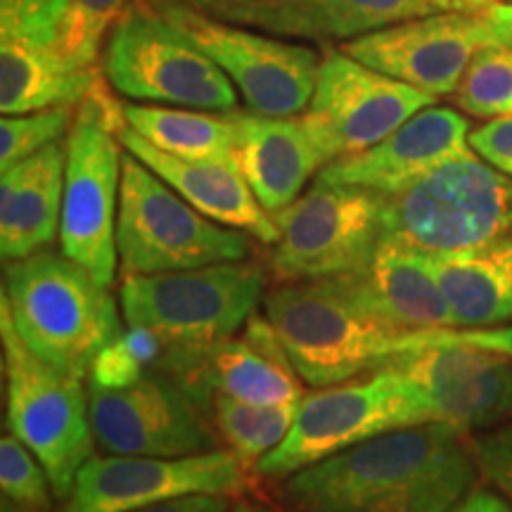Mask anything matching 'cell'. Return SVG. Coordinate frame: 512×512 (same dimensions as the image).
<instances>
[{
  "mask_svg": "<svg viewBox=\"0 0 512 512\" xmlns=\"http://www.w3.org/2000/svg\"><path fill=\"white\" fill-rule=\"evenodd\" d=\"M477 463L448 422L406 427L287 477L294 512H451L472 491Z\"/></svg>",
  "mask_w": 512,
  "mask_h": 512,
  "instance_id": "1",
  "label": "cell"
},
{
  "mask_svg": "<svg viewBox=\"0 0 512 512\" xmlns=\"http://www.w3.org/2000/svg\"><path fill=\"white\" fill-rule=\"evenodd\" d=\"M264 316L292 366L313 387H330L380 368L401 354L406 339L373 309L361 273L280 283L266 294Z\"/></svg>",
  "mask_w": 512,
  "mask_h": 512,
  "instance_id": "2",
  "label": "cell"
},
{
  "mask_svg": "<svg viewBox=\"0 0 512 512\" xmlns=\"http://www.w3.org/2000/svg\"><path fill=\"white\" fill-rule=\"evenodd\" d=\"M0 304L8 306L17 335L38 358L81 380L124 332L110 287L50 249L5 264Z\"/></svg>",
  "mask_w": 512,
  "mask_h": 512,
  "instance_id": "3",
  "label": "cell"
},
{
  "mask_svg": "<svg viewBox=\"0 0 512 512\" xmlns=\"http://www.w3.org/2000/svg\"><path fill=\"white\" fill-rule=\"evenodd\" d=\"M430 422L441 418L425 389L403 370L384 363L361 380L306 394L287 437L254 470L266 479H285L382 434Z\"/></svg>",
  "mask_w": 512,
  "mask_h": 512,
  "instance_id": "4",
  "label": "cell"
},
{
  "mask_svg": "<svg viewBox=\"0 0 512 512\" xmlns=\"http://www.w3.org/2000/svg\"><path fill=\"white\" fill-rule=\"evenodd\" d=\"M512 228V178L482 157L451 159L384 195L382 247L422 256L470 252Z\"/></svg>",
  "mask_w": 512,
  "mask_h": 512,
  "instance_id": "5",
  "label": "cell"
},
{
  "mask_svg": "<svg viewBox=\"0 0 512 512\" xmlns=\"http://www.w3.org/2000/svg\"><path fill=\"white\" fill-rule=\"evenodd\" d=\"M124 110L105 83L76 105L67 133V171L60 219V252L112 287L119 266L117 216L121 190L119 128Z\"/></svg>",
  "mask_w": 512,
  "mask_h": 512,
  "instance_id": "6",
  "label": "cell"
},
{
  "mask_svg": "<svg viewBox=\"0 0 512 512\" xmlns=\"http://www.w3.org/2000/svg\"><path fill=\"white\" fill-rule=\"evenodd\" d=\"M117 252L119 271L128 278L245 261L252 242L247 233L207 219L150 166L124 152Z\"/></svg>",
  "mask_w": 512,
  "mask_h": 512,
  "instance_id": "7",
  "label": "cell"
},
{
  "mask_svg": "<svg viewBox=\"0 0 512 512\" xmlns=\"http://www.w3.org/2000/svg\"><path fill=\"white\" fill-rule=\"evenodd\" d=\"M264 287V268L247 259L190 271L128 275L121 280V311L128 328L155 332L166 347L204 349L245 328Z\"/></svg>",
  "mask_w": 512,
  "mask_h": 512,
  "instance_id": "8",
  "label": "cell"
},
{
  "mask_svg": "<svg viewBox=\"0 0 512 512\" xmlns=\"http://www.w3.org/2000/svg\"><path fill=\"white\" fill-rule=\"evenodd\" d=\"M102 74L128 100L204 112L238 107V88L219 64L147 0L131 3L114 19L102 48Z\"/></svg>",
  "mask_w": 512,
  "mask_h": 512,
  "instance_id": "9",
  "label": "cell"
},
{
  "mask_svg": "<svg viewBox=\"0 0 512 512\" xmlns=\"http://www.w3.org/2000/svg\"><path fill=\"white\" fill-rule=\"evenodd\" d=\"M8 427L46 467L50 489L60 501L72 494L81 467L93 458L91 394L83 380L38 358L12 325L0 304Z\"/></svg>",
  "mask_w": 512,
  "mask_h": 512,
  "instance_id": "10",
  "label": "cell"
},
{
  "mask_svg": "<svg viewBox=\"0 0 512 512\" xmlns=\"http://www.w3.org/2000/svg\"><path fill=\"white\" fill-rule=\"evenodd\" d=\"M273 219L280 238L268 261L278 283L361 273L382 247L384 195L316 181Z\"/></svg>",
  "mask_w": 512,
  "mask_h": 512,
  "instance_id": "11",
  "label": "cell"
},
{
  "mask_svg": "<svg viewBox=\"0 0 512 512\" xmlns=\"http://www.w3.org/2000/svg\"><path fill=\"white\" fill-rule=\"evenodd\" d=\"M147 3L219 64L249 112L261 117H299L306 112L323 60L311 46L209 17L185 0Z\"/></svg>",
  "mask_w": 512,
  "mask_h": 512,
  "instance_id": "12",
  "label": "cell"
},
{
  "mask_svg": "<svg viewBox=\"0 0 512 512\" xmlns=\"http://www.w3.org/2000/svg\"><path fill=\"white\" fill-rule=\"evenodd\" d=\"M437 98L375 72L342 48L325 46L313 98L302 114L328 162L356 155L392 136Z\"/></svg>",
  "mask_w": 512,
  "mask_h": 512,
  "instance_id": "13",
  "label": "cell"
},
{
  "mask_svg": "<svg viewBox=\"0 0 512 512\" xmlns=\"http://www.w3.org/2000/svg\"><path fill=\"white\" fill-rule=\"evenodd\" d=\"M247 465L233 448L181 458L93 456L60 512H133L185 496H242Z\"/></svg>",
  "mask_w": 512,
  "mask_h": 512,
  "instance_id": "14",
  "label": "cell"
},
{
  "mask_svg": "<svg viewBox=\"0 0 512 512\" xmlns=\"http://www.w3.org/2000/svg\"><path fill=\"white\" fill-rule=\"evenodd\" d=\"M91 394L93 437L112 456L181 458L219 448L214 422L174 377L147 373L124 389Z\"/></svg>",
  "mask_w": 512,
  "mask_h": 512,
  "instance_id": "15",
  "label": "cell"
},
{
  "mask_svg": "<svg viewBox=\"0 0 512 512\" xmlns=\"http://www.w3.org/2000/svg\"><path fill=\"white\" fill-rule=\"evenodd\" d=\"M155 373L174 377L200 406L211 394H226L256 406H299L306 396L302 375L292 366L271 320L259 313L247 320L242 335L223 339L214 347H166Z\"/></svg>",
  "mask_w": 512,
  "mask_h": 512,
  "instance_id": "16",
  "label": "cell"
},
{
  "mask_svg": "<svg viewBox=\"0 0 512 512\" xmlns=\"http://www.w3.org/2000/svg\"><path fill=\"white\" fill-rule=\"evenodd\" d=\"M387 366L406 373L425 389L441 422L465 434L494 430L512 420V358L472 344L444 342L411 332L403 351ZM382 363V366H384Z\"/></svg>",
  "mask_w": 512,
  "mask_h": 512,
  "instance_id": "17",
  "label": "cell"
},
{
  "mask_svg": "<svg viewBox=\"0 0 512 512\" xmlns=\"http://www.w3.org/2000/svg\"><path fill=\"white\" fill-rule=\"evenodd\" d=\"M486 43H494V34L479 12H441L387 24L339 48L375 72L444 98L456 93L467 64Z\"/></svg>",
  "mask_w": 512,
  "mask_h": 512,
  "instance_id": "18",
  "label": "cell"
},
{
  "mask_svg": "<svg viewBox=\"0 0 512 512\" xmlns=\"http://www.w3.org/2000/svg\"><path fill=\"white\" fill-rule=\"evenodd\" d=\"M472 152L470 121L451 107L430 105L377 145L323 166L316 181L396 195L437 166Z\"/></svg>",
  "mask_w": 512,
  "mask_h": 512,
  "instance_id": "19",
  "label": "cell"
},
{
  "mask_svg": "<svg viewBox=\"0 0 512 512\" xmlns=\"http://www.w3.org/2000/svg\"><path fill=\"white\" fill-rule=\"evenodd\" d=\"M204 15L280 38L351 41L368 31L427 17L425 0H185Z\"/></svg>",
  "mask_w": 512,
  "mask_h": 512,
  "instance_id": "20",
  "label": "cell"
},
{
  "mask_svg": "<svg viewBox=\"0 0 512 512\" xmlns=\"http://www.w3.org/2000/svg\"><path fill=\"white\" fill-rule=\"evenodd\" d=\"M230 119L235 124V162L271 216L299 200L306 183L330 164L302 114L261 117L233 110Z\"/></svg>",
  "mask_w": 512,
  "mask_h": 512,
  "instance_id": "21",
  "label": "cell"
},
{
  "mask_svg": "<svg viewBox=\"0 0 512 512\" xmlns=\"http://www.w3.org/2000/svg\"><path fill=\"white\" fill-rule=\"evenodd\" d=\"M119 143L126 152L136 155L150 166L166 185H171L185 202L204 216L223 226L242 230L264 245H275L280 238L278 223L256 200L238 162H216V159H183L159 147L133 131L131 126L119 128Z\"/></svg>",
  "mask_w": 512,
  "mask_h": 512,
  "instance_id": "22",
  "label": "cell"
},
{
  "mask_svg": "<svg viewBox=\"0 0 512 512\" xmlns=\"http://www.w3.org/2000/svg\"><path fill=\"white\" fill-rule=\"evenodd\" d=\"M67 140L43 147L0 176V254L19 261L60 238Z\"/></svg>",
  "mask_w": 512,
  "mask_h": 512,
  "instance_id": "23",
  "label": "cell"
},
{
  "mask_svg": "<svg viewBox=\"0 0 512 512\" xmlns=\"http://www.w3.org/2000/svg\"><path fill=\"white\" fill-rule=\"evenodd\" d=\"M112 24L81 0H0V38L76 69L95 67Z\"/></svg>",
  "mask_w": 512,
  "mask_h": 512,
  "instance_id": "24",
  "label": "cell"
},
{
  "mask_svg": "<svg viewBox=\"0 0 512 512\" xmlns=\"http://www.w3.org/2000/svg\"><path fill=\"white\" fill-rule=\"evenodd\" d=\"M453 328H496L512 320V228L470 252L427 256Z\"/></svg>",
  "mask_w": 512,
  "mask_h": 512,
  "instance_id": "25",
  "label": "cell"
},
{
  "mask_svg": "<svg viewBox=\"0 0 512 512\" xmlns=\"http://www.w3.org/2000/svg\"><path fill=\"white\" fill-rule=\"evenodd\" d=\"M361 283L380 318L403 335L453 328L451 306L427 256L380 247L361 271Z\"/></svg>",
  "mask_w": 512,
  "mask_h": 512,
  "instance_id": "26",
  "label": "cell"
},
{
  "mask_svg": "<svg viewBox=\"0 0 512 512\" xmlns=\"http://www.w3.org/2000/svg\"><path fill=\"white\" fill-rule=\"evenodd\" d=\"M100 83L95 67L76 69L0 38V112L29 114L79 105Z\"/></svg>",
  "mask_w": 512,
  "mask_h": 512,
  "instance_id": "27",
  "label": "cell"
},
{
  "mask_svg": "<svg viewBox=\"0 0 512 512\" xmlns=\"http://www.w3.org/2000/svg\"><path fill=\"white\" fill-rule=\"evenodd\" d=\"M121 110L126 126H131L162 152L183 159L235 162V124L230 112H226V117H216L190 107L133 105V102L121 105Z\"/></svg>",
  "mask_w": 512,
  "mask_h": 512,
  "instance_id": "28",
  "label": "cell"
},
{
  "mask_svg": "<svg viewBox=\"0 0 512 512\" xmlns=\"http://www.w3.org/2000/svg\"><path fill=\"white\" fill-rule=\"evenodd\" d=\"M202 408L228 448L245 463L256 465L287 437L299 406H256L226 394H211Z\"/></svg>",
  "mask_w": 512,
  "mask_h": 512,
  "instance_id": "29",
  "label": "cell"
},
{
  "mask_svg": "<svg viewBox=\"0 0 512 512\" xmlns=\"http://www.w3.org/2000/svg\"><path fill=\"white\" fill-rule=\"evenodd\" d=\"M453 100L479 119L512 117V46L486 43L467 64Z\"/></svg>",
  "mask_w": 512,
  "mask_h": 512,
  "instance_id": "30",
  "label": "cell"
},
{
  "mask_svg": "<svg viewBox=\"0 0 512 512\" xmlns=\"http://www.w3.org/2000/svg\"><path fill=\"white\" fill-rule=\"evenodd\" d=\"M164 349L166 344L155 332L128 328L100 351L88 373V384L100 389H124L155 370Z\"/></svg>",
  "mask_w": 512,
  "mask_h": 512,
  "instance_id": "31",
  "label": "cell"
},
{
  "mask_svg": "<svg viewBox=\"0 0 512 512\" xmlns=\"http://www.w3.org/2000/svg\"><path fill=\"white\" fill-rule=\"evenodd\" d=\"M74 107L8 114L0 121V171H8L24 159L41 152L43 147L64 140V133L74 124Z\"/></svg>",
  "mask_w": 512,
  "mask_h": 512,
  "instance_id": "32",
  "label": "cell"
},
{
  "mask_svg": "<svg viewBox=\"0 0 512 512\" xmlns=\"http://www.w3.org/2000/svg\"><path fill=\"white\" fill-rule=\"evenodd\" d=\"M50 479L34 451L15 434L0 439V489L3 498L31 512L50 510Z\"/></svg>",
  "mask_w": 512,
  "mask_h": 512,
  "instance_id": "33",
  "label": "cell"
},
{
  "mask_svg": "<svg viewBox=\"0 0 512 512\" xmlns=\"http://www.w3.org/2000/svg\"><path fill=\"white\" fill-rule=\"evenodd\" d=\"M479 472L512 501V422L470 437Z\"/></svg>",
  "mask_w": 512,
  "mask_h": 512,
  "instance_id": "34",
  "label": "cell"
},
{
  "mask_svg": "<svg viewBox=\"0 0 512 512\" xmlns=\"http://www.w3.org/2000/svg\"><path fill=\"white\" fill-rule=\"evenodd\" d=\"M470 147L486 164L512 178V117L491 119L470 131Z\"/></svg>",
  "mask_w": 512,
  "mask_h": 512,
  "instance_id": "35",
  "label": "cell"
},
{
  "mask_svg": "<svg viewBox=\"0 0 512 512\" xmlns=\"http://www.w3.org/2000/svg\"><path fill=\"white\" fill-rule=\"evenodd\" d=\"M427 335L444 342L472 344V347L496 351L512 358V325H496V328H446L430 330Z\"/></svg>",
  "mask_w": 512,
  "mask_h": 512,
  "instance_id": "36",
  "label": "cell"
},
{
  "mask_svg": "<svg viewBox=\"0 0 512 512\" xmlns=\"http://www.w3.org/2000/svg\"><path fill=\"white\" fill-rule=\"evenodd\" d=\"M133 512H233L226 496H185L174 498V501L150 505V508H140Z\"/></svg>",
  "mask_w": 512,
  "mask_h": 512,
  "instance_id": "37",
  "label": "cell"
},
{
  "mask_svg": "<svg viewBox=\"0 0 512 512\" xmlns=\"http://www.w3.org/2000/svg\"><path fill=\"white\" fill-rule=\"evenodd\" d=\"M479 15H482L484 22L489 24L494 41L512 46V3L491 5V8L479 10Z\"/></svg>",
  "mask_w": 512,
  "mask_h": 512,
  "instance_id": "38",
  "label": "cell"
},
{
  "mask_svg": "<svg viewBox=\"0 0 512 512\" xmlns=\"http://www.w3.org/2000/svg\"><path fill=\"white\" fill-rule=\"evenodd\" d=\"M451 512H512V508L494 491L472 489Z\"/></svg>",
  "mask_w": 512,
  "mask_h": 512,
  "instance_id": "39",
  "label": "cell"
},
{
  "mask_svg": "<svg viewBox=\"0 0 512 512\" xmlns=\"http://www.w3.org/2000/svg\"><path fill=\"white\" fill-rule=\"evenodd\" d=\"M512 3V0H425L427 15H441V12H479L491 5Z\"/></svg>",
  "mask_w": 512,
  "mask_h": 512,
  "instance_id": "40",
  "label": "cell"
},
{
  "mask_svg": "<svg viewBox=\"0 0 512 512\" xmlns=\"http://www.w3.org/2000/svg\"><path fill=\"white\" fill-rule=\"evenodd\" d=\"M86 8H91L93 12H98V15L107 17V19H117L121 12H124L128 5H131V0H81Z\"/></svg>",
  "mask_w": 512,
  "mask_h": 512,
  "instance_id": "41",
  "label": "cell"
},
{
  "mask_svg": "<svg viewBox=\"0 0 512 512\" xmlns=\"http://www.w3.org/2000/svg\"><path fill=\"white\" fill-rule=\"evenodd\" d=\"M233 512H275L268 508L264 503H254V501H238L233 505Z\"/></svg>",
  "mask_w": 512,
  "mask_h": 512,
  "instance_id": "42",
  "label": "cell"
}]
</instances>
